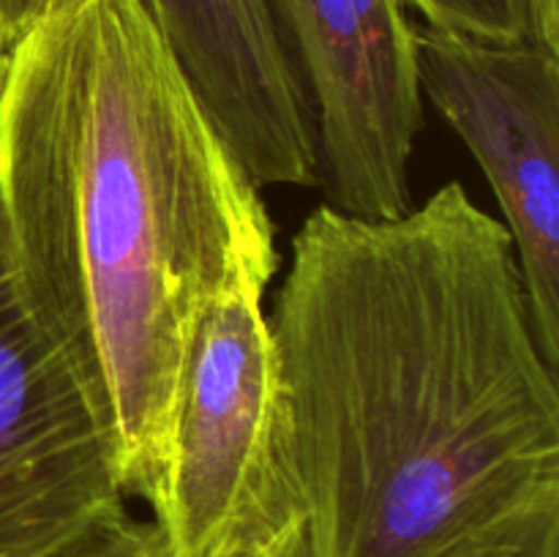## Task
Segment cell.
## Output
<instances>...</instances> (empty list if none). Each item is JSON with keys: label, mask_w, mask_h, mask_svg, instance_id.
I'll return each instance as SVG.
<instances>
[{"label": "cell", "mask_w": 559, "mask_h": 557, "mask_svg": "<svg viewBox=\"0 0 559 557\" xmlns=\"http://www.w3.org/2000/svg\"><path fill=\"white\" fill-rule=\"evenodd\" d=\"M304 557H559V388L506 224L451 180L320 205L267 317Z\"/></svg>", "instance_id": "cell-1"}, {"label": "cell", "mask_w": 559, "mask_h": 557, "mask_svg": "<svg viewBox=\"0 0 559 557\" xmlns=\"http://www.w3.org/2000/svg\"><path fill=\"white\" fill-rule=\"evenodd\" d=\"M0 244L80 380L126 497L151 506L202 315L278 268L260 186L153 0H49L0 55Z\"/></svg>", "instance_id": "cell-2"}, {"label": "cell", "mask_w": 559, "mask_h": 557, "mask_svg": "<svg viewBox=\"0 0 559 557\" xmlns=\"http://www.w3.org/2000/svg\"><path fill=\"white\" fill-rule=\"evenodd\" d=\"M262 295L233 289L197 325L173 453L151 502L167 557H304V517L276 457L278 366Z\"/></svg>", "instance_id": "cell-3"}, {"label": "cell", "mask_w": 559, "mask_h": 557, "mask_svg": "<svg viewBox=\"0 0 559 557\" xmlns=\"http://www.w3.org/2000/svg\"><path fill=\"white\" fill-rule=\"evenodd\" d=\"M420 93L464 140L506 216L535 339L559 366V49L415 25Z\"/></svg>", "instance_id": "cell-4"}, {"label": "cell", "mask_w": 559, "mask_h": 557, "mask_svg": "<svg viewBox=\"0 0 559 557\" xmlns=\"http://www.w3.org/2000/svg\"><path fill=\"white\" fill-rule=\"evenodd\" d=\"M267 5L309 98L328 205L358 218L407 213L424 93L404 0Z\"/></svg>", "instance_id": "cell-5"}, {"label": "cell", "mask_w": 559, "mask_h": 557, "mask_svg": "<svg viewBox=\"0 0 559 557\" xmlns=\"http://www.w3.org/2000/svg\"><path fill=\"white\" fill-rule=\"evenodd\" d=\"M112 446L0 244V557H52L126 511Z\"/></svg>", "instance_id": "cell-6"}, {"label": "cell", "mask_w": 559, "mask_h": 557, "mask_svg": "<svg viewBox=\"0 0 559 557\" xmlns=\"http://www.w3.org/2000/svg\"><path fill=\"white\" fill-rule=\"evenodd\" d=\"M164 38L254 186H317V140L267 0H153Z\"/></svg>", "instance_id": "cell-7"}, {"label": "cell", "mask_w": 559, "mask_h": 557, "mask_svg": "<svg viewBox=\"0 0 559 557\" xmlns=\"http://www.w3.org/2000/svg\"><path fill=\"white\" fill-rule=\"evenodd\" d=\"M426 25L491 42H538L559 49V27L549 25L538 0H404Z\"/></svg>", "instance_id": "cell-8"}, {"label": "cell", "mask_w": 559, "mask_h": 557, "mask_svg": "<svg viewBox=\"0 0 559 557\" xmlns=\"http://www.w3.org/2000/svg\"><path fill=\"white\" fill-rule=\"evenodd\" d=\"M52 557H167L153 524H142L129 513L107 519Z\"/></svg>", "instance_id": "cell-9"}, {"label": "cell", "mask_w": 559, "mask_h": 557, "mask_svg": "<svg viewBox=\"0 0 559 557\" xmlns=\"http://www.w3.org/2000/svg\"><path fill=\"white\" fill-rule=\"evenodd\" d=\"M49 0H0V52L14 44V38L47 9Z\"/></svg>", "instance_id": "cell-10"}, {"label": "cell", "mask_w": 559, "mask_h": 557, "mask_svg": "<svg viewBox=\"0 0 559 557\" xmlns=\"http://www.w3.org/2000/svg\"><path fill=\"white\" fill-rule=\"evenodd\" d=\"M538 5H540V11H544L546 22L559 27V0H538Z\"/></svg>", "instance_id": "cell-11"}, {"label": "cell", "mask_w": 559, "mask_h": 557, "mask_svg": "<svg viewBox=\"0 0 559 557\" xmlns=\"http://www.w3.org/2000/svg\"><path fill=\"white\" fill-rule=\"evenodd\" d=\"M224 557H276V555H262V552H233V555Z\"/></svg>", "instance_id": "cell-12"}, {"label": "cell", "mask_w": 559, "mask_h": 557, "mask_svg": "<svg viewBox=\"0 0 559 557\" xmlns=\"http://www.w3.org/2000/svg\"><path fill=\"white\" fill-rule=\"evenodd\" d=\"M0 55H3V52H0Z\"/></svg>", "instance_id": "cell-13"}]
</instances>
